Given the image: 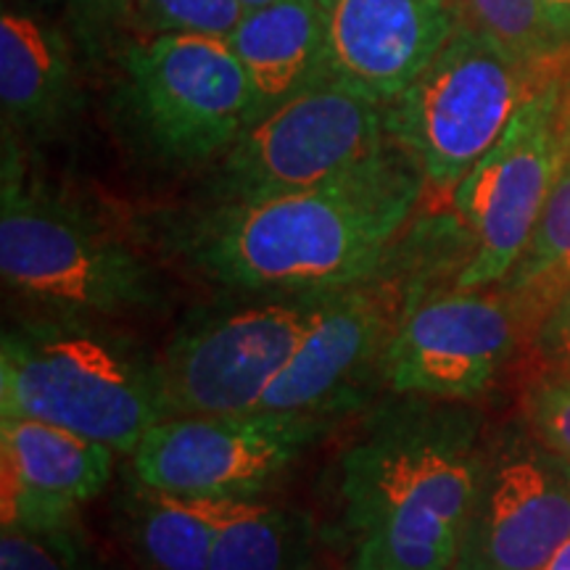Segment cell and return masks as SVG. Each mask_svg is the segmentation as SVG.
I'll list each match as a JSON object with an SVG mask.
<instances>
[{"instance_id":"6da1fadb","label":"cell","mask_w":570,"mask_h":570,"mask_svg":"<svg viewBox=\"0 0 570 570\" xmlns=\"http://www.w3.org/2000/svg\"><path fill=\"white\" fill-rule=\"evenodd\" d=\"M425 190L420 164L391 138L315 188L164 214L151 238L202 281L233 294L338 291L391 265Z\"/></svg>"},{"instance_id":"7a4b0ae2","label":"cell","mask_w":570,"mask_h":570,"mask_svg":"<svg viewBox=\"0 0 570 570\" xmlns=\"http://www.w3.org/2000/svg\"><path fill=\"white\" fill-rule=\"evenodd\" d=\"M473 402L399 396L370 412L341 454L352 570H454L483 465Z\"/></svg>"},{"instance_id":"3957f363","label":"cell","mask_w":570,"mask_h":570,"mask_svg":"<svg viewBox=\"0 0 570 570\" xmlns=\"http://www.w3.org/2000/svg\"><path fill=\"white\" fill-rule=\"evenodd\" d=\"M0 275L30 315L111 320L161 309L164 275L96 217L32 177L21 142L3 132Z\"/></svg>"},{"instance_id":"277c9868","label":"cell","mask_w":570,"mask_h":570,"mask_svg":"<svg viewBox=\"0 0 570 570\" xmlns=\"http://www.w3.org/2000/svg\"><path fill=\"white\" fill-rule=\"evenodd\" d=\"M0 415L42 420L132 454L164 420L159 356L104 320L27 315L0 338Z\"/></svg>"},{"instance_id":"5b68a950","label":"cell","mask_w":570,"mask_h":570,"mask_svg":"<svg viewBox=\"0 0 570 570\" xmlns=\"http://www.w3.org/2000/svg\"><path fill=\"white\" fill-rule=\"evenodd\" d=\"M552 69L554 59L539 67L458 21L436 59L386 106V130L420 164L425 188L452 196Z\"/></svg>"},{"instance_id":"8992f818","label":"cell","mask_w":570,"mask_h":570,"mask_svg":"<svg viewBox=\"0 0 570 570\" xmlns=\"http://www.w3.org/2000/svg\"><path fill=\"white\" fill-rule=\"evenodd\" d=\"M225 294L190 309L156 354L164 420L259 410L336 291Z\"/></svg>"},{"instance_id":"52a82bcc","label":"cell","mask_w":570,"mask_h":570,"mask_svg":"<svg viewBox=\"0 0 570 570\" xmlns=\"http://www.w3.org/2000/svg\"><path fill=\"white\" fill-rule=\"evenodd\" d=\"M119 109L156 161H217L254 122V90L227 38L138 35L122 53Z\"/></svg>"},{"instance_id":"ba28073f","label":"cell","mask_w":570,"mask_h":570,"mask_svg":"<svg viewBox=\"0 0 570 570\" xmlns=\"http://www.w3.org/2000/svg\"><path fill=\"white\" fill-rule=\"evenodd\" d=\"M389 140L386 106L325 77L238 135L214 161L204 204L315 188L370 159Z\"/></svg>"},{"instance_id":"9c48e42d","label":"cell","mask_w":570,"mask_h":570,"mask_svg":"<svg viewBox=\"0 0 570 570\" xmlns=\"http://www.w3.org/2000/svg\"><path fill=\"white\" fill-rule=\"evenodd\" d=\"M331 425L333 417L281 410L167 417L135 446L132 475L167 494L254 504Z\"/></svg>"},{"instance_id":"30bf717a","label":"cell","mask_w":570,"mask_h":570,"mask_svg":"<svg viewBox=\"0 0 570 570\" xmlns=\"http://www.w3.org/2000/svg\"><path fill=\"white\" fill-rule=\"evenodd\" d=\"M531 344V327L502 285L425 288L410 283L386 354V386L399 396L475 402Z\"/></svg>"},{"instance_id":"8fae6325","label":"cell","mask_w":570,"mask_h":570,"mask_svg":"<svg viewBox=\"0 0 570 570\" xmlns=\"http://www.w3.org/2000/svg\"><path fill=\"white\" fill-rule=\"evenodd\" d=\"M570 539V462L529 420L491 428L454 570H539Z\"/></svg>"},{"instance_id":"7c38bea8","label":"cell","mask_w":570,"mask_h":570,"mask_svg":"<svg viewBox=\"0 0 570 570\" xmlns=\"http://www.w3.org/2000/svg\"><path fill=\"white\" fill-rule=\"evenodd\" d=\"M562 159L550 77L449 196L470 246L458 288H487L508 277L529 244Z\"/></svg>"},{"instance_id":"4fadbf2b","label":"cell","mask_w":570,"mask_h":570,"mask_svg":"<svg viewBox=\"0 0 570 570\" xmlns=\"http://www.w3.org/2000/svg\"><path fill=\"white\" fill-rule=\"evenodd\" d=\"M386 273L333 294L259 410L336 420L373 402L386 386V354L410 294H399Z\"/></svg>"},{"instance_id":"5bb4252c","label":"cell","mask_w":570,"mask_h":570,"mask_svg":"<svg viewBox=\"0 0 570 570\" xmlns=\"http://www.w3.org/2000/svg\"><path fill=\"white\" fill-rule=\"evenodd\" d=\"M331 77L394 104L458 30L452 0H320Z\"/></svg>"},{"instance_id":"9a60e30c","label":"cell","mask_w":570,"mask_h":570,"mask_svg":"<svg viewBox=\"0 0 570 570\" xmlns=\"http://www.w3.org/2000/svg\"><path fill=\"white\" fill-rule=\"evenodd\" d=\"M0 465L3 525L51 529L77 523L109 487L114 449L42 420L0 415Z\"/></svg>"},{"instance_id":"2e32d148","label":"cell","mask_w":570,"mask_h":570,"mask_svg":"<svg viewBox=\"0 0 570 570\" xmlns=\"http://www.w3.org/2000/svg\"><path fill=\"white\" fill-rule=\"evenodd\" d=\"M77 42L42 6L6 0L0 13L3 132L21 146L67 132L82 109Z\"/></svg>"},{"instance_id":"e0dca14e","label":"cell","mask_w":570,"mask_h":570,"mask_svg":"<svg viewBox=\"0 0 570 570\" xmlns=\"http://www.w3.org/2000/svg\"><path fill=\"white\" fill-rule=\"evenodd\" d=\"M227 42L252 82L254 122L331 77L327 27L320 0H275L246 11L227 35Z\"/></svg>"},{"instance_id":"ac0fdd59","label":"cell","mask_w":570,"mask_h":570,"mask_svg":"<svg viewBox=\"0 0 570 570\" xmlns=\"http://www.w3.org/2000/svg\"><path fill=\"white\" fill-rule=\"evenodd\" d=\"M233 508L167 494L132 475L119 494V533L138 570H209L214 539Z\"/></svg>"},{"instance_id":"d6986e66","label":"cell","mask_w":570,"mask_h":570,"mask_svg":"<svg viewBox=\"0 0 570 570\" xmlns=\"http://www.w3.org/2000/svg\"><path fill=\"white\" fill-rule=\"evenodd\" d=\"M315 518L298 508L235 504L214 539L209 570H312Z\"/></svg>"},{"instance_id":"ffe728a7","label":"cell","mask_w":570,"mask_h":570,"mask_svg":"<svg viewBox=\"0 0 570 570\" xmlns=\"http://www.w3.org/2000/svg\"><path fill=\"white\" fill-rule=\"evenodd\" d=\"M499 285L529 323L531 336L570 288V156L560 164L529 244Z\"/></svg>"},{"instance_id":"44dd1931","label":"cell","mask_w":570,"mask_h":570,"mask_svg":"<svg viewBox=\"0 0 570 570\" xmlns=\"http://www.w3.org/2000/svg\"><path fill=\"white\" fill-rule=\"evenodd\" d=\"M460 24L497 40L520 59L547 67L566 42L552 30L541 0H452Z\"/></svg>"},{"instance_id":"7402d4cb","label":"cell","mask_w":570,"mask_h":570,"mask_svg":"<svg viewBox=\"0 0 570 570\" xmlns=\"http://www.w3.org/2000/svg\"><path fill=\"white\" fill-rule=\"evenodd\" d=\"M0 570H98L80 525H3Z\"/></svg>"},{"instance_id":"603a6c76","label":"cell","mask_w":570,"mask_h":570,"mask_svg":"<svg viewBox=\"0 0 570 570\" xmlns=\"http://www.w3.org/2000/svg\"><path fill=\"white\" fill-rule=\"evenodd\" d=\"M244 13L240 0H132L130 24L138 35L198 32L227 38Z\"/></svg>"},{"instance_id":"cb8c5ba5","label":"cell","mask_w":570,"mask_h":570,"mask_svg":"<svg viewBox=\"0 0 570 570\" xmlns=\"http://www.w3.org/2000/svg\"><path fill=\"white\" fill-rule=\"evenodd\" d=\"M520 415L544 444L570 462V375L531 373L520 396Z\"/></svg>"},{"instance_id":"d4e9b609","label":"cell","mask_w":570,"mask_h":570,"mask_svg":"<svg viewBox=\"0 0 570 570\" xmlns=\"http://www.w3.org/2000/svg\"><path fill=\"white\" fill-rule=\"evenodd\" d=\"M51 6L77 48L96 56L104 42L130 21L132 0H51ZM53 11L48 13L53 17Z\"/></svg>"},{"instance_id":"484cf974","label":"cell","mask_w":570,"mask_h":570,"mask_svg":"<svg viewBox=\"0 0 570 570\" xmlns=\"http://www.w3.org/2000/svg\"><path fill=\"white\" fill-rule=\"evenodd\" d=\"M531 354L533 373L570 375V288L533 331Z\"/></svg>"},{"instance_id":"4316f807","label":"cell","mask_w":570,"mask_h":570,"mask_svg":"<svg viewBox=\"0 0 570 570\" xmlns=\"http://www.w3.org/2000/svg\"><path fill=\"white\" fill-rule=\"evenodd\" d=\"M554 122H558V138L562 156H570V42L560 48L554 59Z\"/></svg>"},{"instance_id":"83f0119b","label":"cell","mask_w":570,"mask_h":570,"mask_svg":"<svg viewBox=\"0 0 570 570\" xmlns=\"http://www.w3.org/2000/svg\"><path fill=\"white\" fill-rule=\"evenodd\" d=\"M552 30L562 42H570V0H541Z\"/></svg>"},{"instance_id":"f1b7e54d","label":"cell","mask_w":570,"mask_h":570,"mask_svg":"<svg viewBox=\"0 0 570 570\" xmlns=\"http://www.w3.org/2000/svg\"><path fill=\"white\" fill-rule=\"evenodd\" d=\"M539 570H570V539Z\"/></svg>"},{"instance_id":"f546056e","label":"cell","mask_w":570,"mask_h":570,"mask_svg":"<svg viewBox=\"0 0 570 570\" xmlns=\"http://www.w3.org/2000/svg\"><path fill=\"white\" fill-rule=\"evenodd\" d=\"M269 3H275V0H240V6H244V11L262 9V6H269Z\"/></svg>"}]
</instances>
